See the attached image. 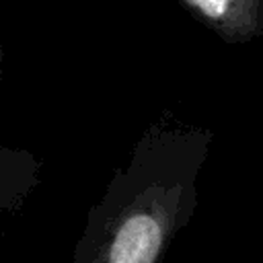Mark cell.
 <instances>
[{"mask_svg": "<svg viewBox=\"0 0 263 263\" xmlns=\"http://www.w3.org/2000/svg\"><path fill=\"white\" fill-rule=\"evenodd\" d=\"M197 23L230 45L263 35V0H177Z\"/></svg>", "mask_w": 263, "mask_h": 263, "instance_id": "obj_2", "label": "cell"}, {"mask_svg": "<svg viewBox=\"0 0 263 263\" xmlns=\"http://www.w3.org/2000/svg\"><path fill=\"white\" fill-rule=\"evenodd\" d=\"M4 60H6V51H4V45L0 43V80L4 76Z\"/></svg>", "mask_w": 263, "mask_h": 263, "instance_id": "obj_4", "label": "cell"}, {"mask_svg": "<svg viewBox=\"0 0 263 263\" xmlns=\"http://www.w3.org/2000/svg\"><path fill=\"white\" fill-rule=\"evenodd\" d=\"M43 162L27 148L0 144V214L18 212L41 183Z\"/></svg>", "mask_w": 263, "mask_h": 263, "instance_id": "obj_3", "label": "cell"}, {"mask_svg": "<svg viewBox=\"0 0 263 263\" xmlns=\"http://www.w3.org/2000/svg\"><path fill=\"white\" fill-rule=\"evenodd\" d=\"M214 132L164 111L136 140L88 210L70 263H162L197 208Z\"/></svg>", "mask_w": 263, "mask_h": 263, "instance_id": "obj_1", "label": "cell"}]
</instances>
